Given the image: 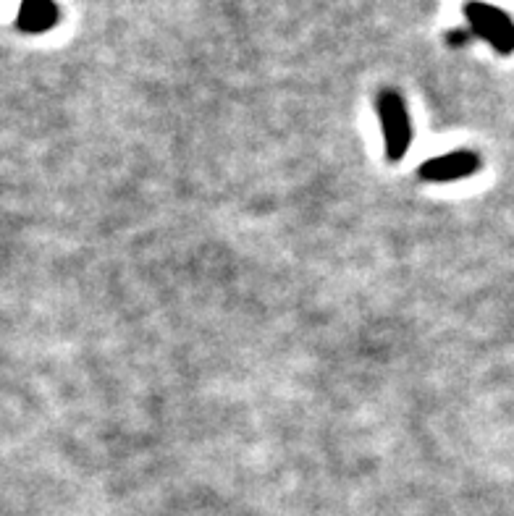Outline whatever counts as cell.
<instances>
[{"label": "cell", "instance_id": "3", "mask_svg": "<svg viewBox=\"0 0 514 516\" xmlns=\"http://www.w3.org/2000/svg\"><path fill=\"white\" fill-rule=\"evenodd\" d=\"M483 168V158L473 150H454L446 155L425 160L423 166L417 168V176L425 184H452V181L470 179Z\"/></svg>", "mask_w": 514, "mask_h": 516}, {"label": "cell", "instance_id": "4", "mask_svg": "<svg viewBox=\"0 0 514 516\" xmlns=\"http://www.w3.org/2000/svg\"><path fill=\"white\" fill-rule=\"evenodd\" d=\"M61 21V8L56 0H21L16 27L24 35H45Z\"/></svg>", "mask_w": 514, "mask_h": 516}, {"label": "cell", "instance_id": "2", "mask_svg": "<svg viewBox=\"0 0 514 516\" xmlns=\"http://www.w3.org/2000/svg\"><path fill=\"white\" fill-rule=\"evenodd\" d=\"M465 19L470 24V32L488 42L499 56H512L514 19L507 11H501L491 3H483V0H470V3H465Z\"/></svg>", "mask_w": 514, "mask_h": 516}, {"label": "cell", "instance_id": "5", "mask_svg": "<svg viewBox=\"0 0 514 516\" xmlns=\"http://www.w3.org/2000/svg\"><path fill=\"white\" fill-rule=\"evenodd\" d=\"M473 35V32H470V29H452V32H449V42H452L454 48H457V45H465L467 42V37Z\"/></svg>", "mask_w": 514, "mask_h": 516}, {"label": "cell", "instance_id": "1", "mask_svg": "<svg viewBox=\"0 0 514 516\" xmlns=\"http://www.w3.org/2000/svg\"><path fill=\"white\" fill-rule=\"evenodd\" d=\"M376 108L378 118H381L386 158H389V163H399L412 145V124L407 103H404V97L396 90H381L378 92Z\"/></svg>", "mask_w": 514, "mask_h": 516}]
</instances>
